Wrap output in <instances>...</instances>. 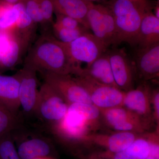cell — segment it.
I'll use <instances>...</instances> for the list:
<instances>
[{
  "label": "cell",
  "mask_w": 159,
  "mask_h": 159,
  "mask_svg": "<svg viewBox=\"0 0 159 159\" xmlns=\"http://www.w3.org/2000/svg\"><path fill=\"white\" fill-rule=\"evenodd\" d=\"M101 115L93 104L75 103L69 105L61 120L50 126L58 140L72 144L86 143L92 132L99 128Z\"/></svg>",
  "instance_id": "6da1fadb"
},
{
  "label": "cell",
  "mask_w": 159,
  "mask_h": 159,
  "mask_svg": "<svg viewBox=\"0 0 159 159\" xmlns=\"http://www.w3.org/2000/svg\"><path fill=\"white\" fill-rule=\"evenodd\" d=\"M25 63L32 66L41 74L71 75L75 71L62 43L50 31L42 33L29 49Z\"/></svg>",
  "instance_id": "7a4b0ae2"
},
{
  "label": "cell",
  "mask_w": 159,
  "mask_h": 159,
  "mask_svg": "<svg viewBox=\"0 0 159 159\" xmlns=\"http://www.w3.org/2000/svg\"><path fill=\"white\" fill-rule=\"evenodd\" d=\"M106 3L115 19L116 46L123 42L137 46L142 18L152 9L151 3L147 0H110Z\"/></svg>",
  "instance_id": "3957f363"
},
{
  "label": "cell",
  "mask_w": 159,
  "mask_h": 159,
  "mask_svg": "<svg viewBox=\"0 0 159 159\" xmlns=\"http://www.w3.org/2000/svg\"><path fill=\"white\" fill-rule=\"evenodd\" d=\"M89 28L106 48L116 46L117 32L112 12L107 5L92 3L87 14Z\"/></svg>",
  "instance_id": "277c9868"
},
{
  "label": "cell",
  "mask_w": 159,
  "mask_h": 159,
  "mask_svg": "<svg viewBox=\"0 0 159 159\" xmlns=\"http://www.w3.org/2000/svg\"><path fill=\"white\" fill-rule=\"evenodd\" d=\"M69 105L48 84L44 82L39 91L34 114L50 126L65 116Z\"/></svg>",
  "instance_id": "5b68a950"
},
{
  "label": "cell",
  "mask_w": 159,
  "mask_h": 159,
  "mask_svg": "<svg viewBox=\"0 0 159 159\" xmlns=\"http://www.w3.org/2000/svg\"><path fill=\"white\" fill-rule=\"evenodd\" d=\"M62 43L75 67L74 74L81 68V63H86L87 66L90 65L107 50L102 43L89 31L72 42Z\"/></svg>",
  "instance_id": "8992f818"
},
{
  "label": "cell",
  "mask_w": 159,
  "mask_h": 159,
  "mask_svg": "<svg viewBox=\"0 0 159 159\" xmlns=\"http://www.w3.org/2000/svg\"><path fill=\"white\" fill-rule=\"evenodd\" d=\"M75 78L88 93L93 104L99 109L123 106L124 91L101 84L84 75H77Z\"/></svg>",
  "instance_id": "52a82bcc"
},
{
  "label": "cell",
  "mask_w": 159,
  "mask_h": 159,
  "mask_svg": "<svg viewBox=\"0 0 159 159\" xmlns=\"http://www.w3.org/2000/svg\"><path fill=\"white\" fill-rule=\"evenodd\" d=\"M41 74L44 82L54 89L69 105L75 103L93 104L88 93L75 77L50 73Z\"/></svg>",
  "instance_id": "ba28073f"
},
{
  "label": "cell",
  "mask_w": 159,
  "mask_h": 159,
  "mask_svg": "<svg viewBox=\"0 0 159 159\" xmlns=\"http://www.w3.org/2000/svg\"><path fill=\"white\" fill-rule=\"evenodd\" d=\"M99 111L104 122L118 131L141 133L145 130L146 122H150L123 106Z\"/></svg>",
  "instance_id": "9c48e42d"
},
{
  "label": "cell",
  "mask_w": 159,
  "mask_h": 159,
  "mask_svg": "<svg viewBox=\"0 0 159 159\" xmlns=\"http://www.w3.org/2000/svg\"><path fill=\"white\" fill-rule=\"evenodd\" d=\"M29 45L14 31H0V70L15 67Z\"/></svg>",
  "instance_id": "30bf717a"
},
{
  "label": "cell",
  "mask_w": 159,
  "mask_h": 159,
  "mask_svg": "<svg viewBox=\"0 0 159 159\" xmlns=\"http://www.w3.org/2000/svg\"><path fill=\"white\" fill-rule=\"evenodd\" d=\"M37 70L25 63L22 68L16 73L19 79V99L20 107L27 115L34 114L39 91Z\"/></svg>",
  "instance_id": "8fae6325"
},
{
  "label": "cell",
  "mask_w": 159,
  "mask_h": 159,
  "mask_svg": "<svg viewBox=\"0 0 159 159\" xmlns=\"http://www.w3.org/2000/svg\"><path fill=\"white\" fill-rule=\"evenodd\" d=\"M114 80L120 89L126 92L133 89L135 68L126 52L122 49L108 51Z\"/></svg>",
  "instance_id": "7c38bea8"
},
{
  "label": "cell",
  "mask_w": 159,
  "mask_h": 159,
  "mask_svg": "<svg viewBox=\"0 0 159 159\" xmlns=\"http://www.w3.org/2000/svg\"><path fill=\"white\" fill-rule=\"evenodd\" d=\"M152 91L150 86L143 83L136 89L125 92L123 106L150 122L153 118Z\"/></svg>",
  "instance_id": "4fadbf2b"
},
{
  "label": "cell",
  "mask_w": 159,
  "mask_h": 159,
  "mask_svg": "<svg viewBox=\"0 0 159 159\" xmlns=\"http://www.w3.org/2000/svg\"><path fill=\"white\" fill-rule=\"evenodd\" d=\"M136 72L145 80L158 78L159 43L145 48H138L135 55Z\"/></svg>",
  "instance_id": "5bb4252c"
},
{
  "label": "cell",
  "mask_w": 159,
  "mask_h": 159,
  "mask_svg": "<svg viewBox=\"0 0 159 159\" xmlns=\"http://www.w3.org/2000/svg\"><path fill=\"white\" fill-rule=\"evenodd\" d=\"M78 75L89 77L101 84L119 88L114 80L109 55L107 51L95 60L90 65L87 66L85 68L80 69L75 75Z\"/></svg>",
  "instance_id": "9a60e30c"
},
{
  "label": "cell",
  "mask_w": 159,
  "mask_h": 159,
  "mask_svg": "<svg viewBox=\"0 0 159 159\" xmlns=\"http://www.w3.org/2000/svg\"><path fill=\"white\" fill-rule=\"evenodd\" d=\"M140 134L131 132L118 131L107 136L92 134L87 142H92L104 146L110 153H116L124 150L138 138Z\"/></svg>",
  "instance_id": "2e32d148"
},
{
  "label": "cell",
  "mask_w": 159,
  "mask_h": 159,
  "mask_svg": "<svg viewBox=\"0 0 159 159\" xmlns=\"http://www.w3.org/2000/svg\"><path fill=\"white\" fill-rule=\"evenodd\" d=\"M19 88V79L16 73L12 76L0 74V104L17 115L20 107Z\"/></svg>",
  "instance_id": "e0dca14e"
},
{
  "label": "cell",
  "mask_w": 159,
  "mask_h": 159,
  "mask_svg": "<svg viewBox=\"0 0 159 159\" xmlns=\"http://www.w3.org/2000/svg\"><path fill=\"white\" fill-rule=\"evenodd\" d=\"M53 2L54 12L74 18L89 30L87 14L92 2L84 0H53Z\"/></svg>",
  "instance_id": "ac0fdd59"
},
{
  "label": "cell",
  "mask_w": 159,
  "mask_h": 159,
  "mask_svg": "<svg viewBox=\"0 0 159 159\" xmlns=\"http://www.w3.org/2000/svg\"><path fill=\"white\" fill-rule=\"evenodd\" d=\"M159 43V19L152 11L144 13L140 25L137 45L145 48Z\"/></svg>",
  "instance_id": "d6986e66"
},
{
  "label": "cell",
  "mask_w": 159,
  "mask_h": 159,
  "mask_svg": "<svg viewBox=\"0 0 159 159\" xmlns=\"http://www.w3.org/2000/svg\"><path fill=\"white\" fill-rule=\"evenodd\" d=\"M21 159H35L51 157V144L46 139L33 137L21 142L17 149Z\"/></svg>",
  "instance_id": "ffe728a7"
},
{
  "label": "cell",
  "mask_w": 159,
  "mask_h": 159,
  "mask_svg": "<svg viewBox=\"0 0 159 159\" xmlns=\"http://www.w3.org/2000/svg\"><path fill=\"white\" fill-rule=\"evenodd\" d=\"M149 153L147 140L140 136L124 150L116 153H106L104 157H111L112 159H145Z\"/></svg>",
  "instance_id": "44dd1931"
},
{
  "label": "cell",
  "mask_w": 159,
  "mask_h": 159,
  "mask_svg": "<svg viewBox=\"0 0 159 159\" xmlns=\"http://www.w3.org/2000/svg\"><path fill=\"white\" fill-rule=\"evenodd\" d=\"M18 5L19 16L14 28L11 30L30 44L34 37L37 26L26 12L23 3H18Z\"/></svg>",
  "instance_id": "7402d4cb"
},
{
  "label": "cell",
  "mask_w": 159,
  "mask_h": 159,
  "mask_svg": "<svg viewBox=\"0 0 159 159\" xmlns=\"http://www.w3.org/2000/svg\"><path fill=\"white\" fill-rule=\"evenodd\" d=\"M19 13L18 4L9 5L2 2L0 13V31H9L13 29L19 16Z\"/></svg>",
  "instance_id": "603a6c76"
},
{
  "label": "cell",
  "mask_w": 159,
  "mask_h": 159,
  "mask_svg": "<svg viewBox=\"0 0 159 159\" xmlns=\"http://www.w3.org/2000/svg\"><path fill=\"white\" fill-rule=\"evenodd\" d=\"M19 124L17 114L0 104V139L8 134L12 133L17 128Z\"/></svg>",
  "instance_id": "cb8c5ba5"
},
{
  "label": "cell",
  "mask_w": 159,
  "mask_h": 159,
  "mask_svg": "<svg viewBox=\"0 0 159 159\" xmlns=\"http://www.w3.org/2000/svg\"><path fill=\"white\" fill-rule=\"evenodd\" d=\"M54 36L61 42L69 43L80 36L88 32V29H70L63 28L53 24L52 27Z\"/></svg>",
  "instance_id": "d4e9b609"
},
{
  "label": "cell",
  "mask_w": 159,
  "mask_h": 159,
  "mask_svg": "<svg viewBox=\"0 0 159 159\" xmlns=\"http://www.w3.org/2000/svg\"><path fill=\"white\" fill-rule=\"evenodd\" d=\"M23 5L27 13L36 26L41 27L42 32H48L43 18L39 0H24Z\"/></svg>",
  "instance_id": "484cf974"
},
{
  "label": "cell",
  "mask_w": 159,
  "mask_h": 159,
  "mask_svg": "<svg viewBox=\"0 0 159 159\" xmlns=\"http://www.w3.org/2000/svg\"><path fill=\"white\" fill-rule=\"evenodd\" d=\"M0 159H21L15 146L12 133L0 139Z\"/></svg>",
  "instance_id": "4316f807"
},
{
  "label": "cell",
  "mask_w": 159,
  "mask_h": 159,
  "mask_svg": "<svg viewBox=\"0 0 159 159\" xmlns=\"http://www.w3.org/2000/svg\"><path fill=\"white\" fill-rule=\"evenodd\" d=\"M41 11L46 28L48 31L49 27H52L54 22L53 14L54 9L53 0H39Z\"/></svg>",
  "instance_id": "83f0119b"
},
{
  "label": "cell",
  "mask_w": 159,
  "mask_h": 159,
  "mask_svg": "<svg viewBox=\"0 0 159 159\" xmlns=\"http://www.w3.org/2000/svg\"><path fill=\"white\" fill-rule=\"evenodd\" d=\"M144 136L149 146V153L145 159H159V127L156 131Z\"/></svg>",
  "instance_id": "f1b7e54d"
},
{
  "label": "cell",
  "mask_w": 159,
  "mask_h": 159,
  "mask_svg": "<svg viewBox=\"0 0 159 159\" xmlns=\"http://www.w3.org/2000/svg\"><path fill=\"white\" fill-rule=\"evenodd\" d=\"M54 13L56 15V21L54 24L56 25L67 29H86L81 23L74 18L56 12Z\"/></svg>",
  "instance_id": "f546056e"
},
{
  "label": "cell",
  "mask_w": 159,
  "mask_h": 159,
  "mask_svg": "<svg viewBox=\"0 0 159 159\" xmlns=\"http://www.w3.org/2000/svg\"><path fill=\"white\" fill-rule=\"evenodd\" d=\"M152 107L153 110V118L159 126V91L157 89L152 91Z\"/></svg>",
  "instance_id": "4dcf8cb0"
},
{
  "label": "cell",
  "mask_w": 159,
  "mask_h": 159,
  "mask_svg": "<svg viewBox=\"0 0 159 159\" xmlns=\"http://www.w3.org/2000/svg\"><path fill=\"white\" fill-rule=\"evenodd\" d=\"M2 2L9 5H14L23 2L24 0H0Z\"/></svg>",
  "instance_id": "1f68e13d"
},
{
  "label": "cell",
  "mask_w": 159,
  "mask_h": 159,
  "mask_svg": "<svg viewBox=\"0 0 159 159\" xmlns=\"http://www.w3.org/2000/svg\"><path fill=\"white\" fill-rule=\"evenodd\" d=\"M154 14L159 19V2L158 0V2L156 4L154 7Z\"/></svg>",
  "instance_id": "d6a6232c"
},
{
  "label": "cell",
  "mask_w": 159,
  "mask_h": 159,
  "mask_svg": "<svg viewBox=\"0 0 159 159\" xmlns=\"http://www.w3.org/2000/svg\"><path fill=\"white\" fill-rule=\"evenodd\" d=\"M84 1L94 3L95 2H107L110 0H84Z\"/></svg>",
  "instance_id": "836d02e7"
},
{
  "label": "cell",
  "mask_w": 159,
  "mask_h": 159,
  "mask_svg": "<svg viewBox=\"0 0 159 159\" xmlns=\"http://www.w3.org/2000/svg\"><path fill=\"white\" fill-rule=\"evenodd\" d=\"M90 159H105V158L104 157H94L93 156L92 157L90 158Z\"/></svg>",
  "instance_id": "e575fe53"
},
{
  "label": "cell",
  "mask_w": 159,
  "mask_h": 159,
  "mask_svg": "<svg viewBox=\"0 0 159 159\" xmlns=\"http://www.w3.org/2000/svg\"><path fill=\"white\" fill-rule=\"evenodd\" d=\"M35 159H54L53 158L51 157H44L39 158H36Z\"/></svg>",
  "instance_id": "d590c367"
},
{
  "label": "cell",
  "mask_w": 159,
  "mask_h": 159,
  "mask_svg": "<svg viewBox=\"0 0 159 159\" xmlns=\"http://www.w3.org/2000/svg\"><path fill=\"white\" fill-rule=\"evenodd\" d=\"M2 8V2L0 1V13H1V10Z\"/></svg>",
  "instance_id": "8d00e7d4"
},
{
  "label": "cell",
  "mask_w": 159,
  "mask_h": 159,
  "mask_svg": "<svg viewBox=\"0 0 159 159\" xmlns=\"http://www.w3.org/2000/svg\"><path fill=\"white\" fill-rule=\"evenodd\" d=\"M134 1H142V0H134Z\"/></svg>",
  "instance_id": "74e56055"
}]
</instances>
